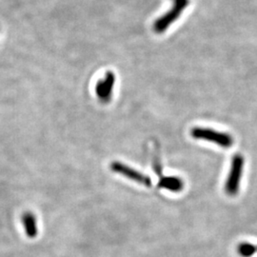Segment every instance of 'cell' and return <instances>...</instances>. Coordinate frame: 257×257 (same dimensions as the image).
Instances as JSON below:
<instances>
[{"instance_id": "ba28073f", "label": "cell", "mask_w": 257, "mask_h": 257, "mask_svg": "<svg viewBox=\"0 0 257 257\" xmlns=\"http://www.w3.org/2000/svg\"><path fill=\"white\" fill-rule=\"evenodd\" d=\"M237 250H238V253L241 256H252L254 253L257 252V245L251 244V243H247V242L241 243L238 245Z\"/></svg>"}, {"instance_id": "52a82bcc", "label": "cell", "mask_w": 257, "mask_h": 257, "mask_svg": "<svg viewBox=\"0 0 257 257\" xmlns=\"http://www.w3.org/2000/svg\"><path fill=\"white\" fill-rule=\"evenodd\" d=\"M22 223L23 227L26 232V235L30 238L37 237L38 233L37 222L36 216L32 212H25L22 216Z\"/></svg>"}, {"instance_id": "6da1fadb", "label": "cell", "mask_w": 257, "mask_h": 257, "mask_svg": "<svg viewBox=\"0 0 257 257\" xmlns=\"http://www.w3.org/2000/svg\"><path fill=\"white\" fill-rule=\"evenodd\" d=\"M190 0H173L172 8L162 17L156 19L154 23V31L156 34H163L166 32L173 23L180 18L184 10L190 5Z\"/></svg>"}, {"instance_id": "5b68a950", "label": "cell", "mask_w": 257, "mask_h": 257, "mask_svg": "<svg viewBox=\"0 0 257 257\" xmlns=\"http://www.w3.org/2000/svg\"><path fill=\"white\" fill-rule=\"evenodd\" d=\"M115 84V74L108 71L104 77L95 85V94L103 103H108L111 99L113 87Z\"/></svg>"}, {"instance_id": "7a4b0ae2", "label": "cell", "mask_w": 257, "mask_h": 257, "mask_svg": "<svg viewBox=\"0 0 257 257\" xmlns=\"http://www.w3.org/2000/svg\"><path fill=\"white\" fill-rule=\"evenodd\" d=\"M245 159L241 155H235L231 159L230 173L225 184V192L230 196L236 195L239 191L241 177L243 175Z\"/></svg>"}, {"instance_id": "277c9868", "label": "cell", "mask_w": 257, "mask_h": 257, "mask_svg": "<svg viewBox=\"0 0 257 257\" xmlns=\"http://www.w3.org/2000/svg\"><path fill=\"white\" fill-rule=\"evenodd\" d=\"M110 170L118 175H123L124 177L128 178L132 181H135L138 184L144 185L148 188H150L152 186V180L148 175H144L142 173H139L137 170L128 167V166L125 165L122 162H118V161H114L111 162L110 165Z\"/></svg>"}, {"instance_id": "8992f818", "label": "cell", "mask_w": 257, "mask_h": 257, "mask_svg": "<svg viewBox=\"0 0 257 257\" xmlns=\"http://www.w3.org/2000/svg\"><path fill=\"white\" fill-rule=\"evenodd\" d=\"M158 187L161 189H166L170 192L174 193H178L183 190L184 182L182 179L176 176H166V177H161L159 182H158Z\"/></svg>"}, {"instance_id": "9c48e42d", "label": "cell", "mask_w": 257, "mask_h": 257, "mask_svg": "<svg viewBox=\"0 0 257 257\" xmlns=\"http://www.w3.org/2000/svg\"><path fill=\"white\" fill-rule=\"evenodd\" d=\"M153 163H154L153 167H154V170H155L156 175L161 176L162 175V164H161V158L159 155V151L157 150V148L155 149V152H154Z\"/></svg>"}, {"instance_id": "3957f363", "label": "cell", "mask_w": 257, "mask_h": 257, "mask_svg": "<svg viewBox=\"0 0 257 257\" xmlns=\"http://www.w3.org/2000/svg\"><path fill=\"white\" fill-rule=\"evenodd\" d=\"M192 137L195 139L212 142L223 148H230L233 145V138L229 134L221 133L208 128H193L191 132Z\"/></svg>"}]
</instances>
